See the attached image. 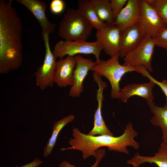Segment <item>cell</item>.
<instances>
[{
  "instance_id": "cell-1",
  "label": "cell",
  "mask_w": 167,
  "mask_h": 167,
  "mask_svg": "<svg viewBox=\"0 0 167 167\" xmlns=\"http://www.w3.org/2000/svg\"><path fill=\"white\" fill-rule=\"evenodd\" d=\"M13 0H0V73L18 69L23 61L22 23Z\"/></svg>"
},
{
  "instance_id": "cell-2",
  "label": "cell",
  "mask_w": 167,
  "mask_h": 167,
  "mask_svg": "<svg viewBox=\"0 0 167 167\" xmlns=\"http://www.w3.org/2000/svg\"><path fill=\"white\" fill-rule=\"evenodd\" d=\"M73 137L68 141L71 147L62 148L61 151L74 149L81 151L84 160L93 156L95 158L96 151L100 148L107 147L111 151H115L129 153L127 146L138 149L139 143L134 138L138 135L137 131L133 128L131 122L127 124L124 132L121 135L115 137L107 135L91 136L81 132L79 129L73 127Z\"/></svg>"
},
{
  "instance_id": "cell-3",
  "label": "cell",
  "mask_w": 167,
  "mask_h": 167,
  "mask_svg": "<svg viewBox=\"0 0 167 167\" xmlns=\"http://www.w3.org/2000/svg\"><path fill=\"white\" fill-rule=\"evenodd\" d=\"M92 28L77 10L68 8L59 23L58 34L65 40L86 41Z\"/></svg>"
},
{
  "instance_id": "cell-4",
  "label": "cell",
  "mask_w": 167,
  "mask_h": 167,
  "mask_svg": "<svg viewBox=\"0 0 167 167\" xmlns=\"http://www.w3.org/2000/svg\"><path fill=\"white\" fill-rule=\"evenodd\" d=\"M119 57L118 53L106 60L100 59L90 70L101 77H105L109 81L111 87L110 96L114 99H119L121 89L119 84L123 76L128 72L139 73L135 67L121 64L119 61Z\"/></svg>"
},
{
  "instance_id": "cell-5",
  "label": "cell",
  "mask_w": 167,
  "mask_h": 167,
  "mask_svg": "<svg viewBox=\"0 0 167 167\" xmlns=\"http://www.w3.org/2000/svg\"><path fill=\"white\" fill-rule=\"evenodd\" d=\"M102 48L97 41L88 42L86 41H60L54 46L52 51L57 58L63 59L66 56H75L79 54H93L98 63Z\"/></svg>"
},
{
  "instance_id": "cell-6",
  "label": "cell",
  "mask_w": 167,
  "mask_h": 167,
  "mask_svg": "<svg viewBox=\"0 0 167 167\" xmlns=\"http://www.w3.org/2000/svg\"><path fill=\"white\" fill-rule=\"evenodd\" d=\"M49 34L47 33H42L45 48V57L43 64L38 68L34 73L36 84L42 90L52 87L54 83L57 58L50 49Z\"/></svg>"
},
{
  "instance_id": "cell-7",
  "label": "cell",
  "mask_w": 167,
  "mask_h": 167,
  "mask_svg": "<svg viewBox=\"0 0 167 167\" xmlns=\"http://www.w3.org/2000/svg\"><path fill=\"white\" fill-rule=\"evenodd\" d=\"M155 46L154 39L145 36L140 44L124 58L123 65L133 67L143 66L149 72H152V62Z\"/></svg>"
},
{
  "instance_id": "cell-8",
  "label": "cell",
  "mask_w": 167,
  "mask_h": 167,
  "mask_svg": "<svg viewBox=\"0 0 167 167\" xmlns=\"http://www.w3.org/2000/svg\"><path fill=\"white\" fill-rule=\"evenodd\" d=\"M140 4L141 15L139 23L146 36L154 39L167 26L145 0H140Z\"/></svg>"
},
{
  "instance_id": "cell-9",
  "label": "cell",
  "mask_w": 167,
  "mask_h": 167,
  "mask_svg": "<svg viewBox=\"0 0 167 167\" xmlns=\"http://www.w3.org/2000/svg\"><path fill=\"white\" fill-rule=\"evenodd\" d=\"M121 31L114 24H108L104 29L97 31L96 40L101 45L105 53L112 57L118 53Z\"/></svg>"
},
{
  "instance_id": "cell-10",
  "label": "cell",
  "mask_w": 167,
  "mask_h": 167,
  "mask_svg": "<svg viewBox=\"0 0 167 167\" xmlns=\"http://www.w3.org/2000/svg\"><path fill=\"white\" fill-rule=\"evenodd\" d=\"M76 65L73 74V83L70 88L69 96L79 97L84 91L83 82L89 71L96 64L92 59L85 58L80 55L75 56Z\"/></svg>"
},
{
  "instance_id": "cell-11",
  "label": "cell",
  "mask_w": 167,
  "mask_h": 167,
  "mask_svg": "<svg viewBox=\"0 0 167 167\" xmlns=\"http://www.w3.org/2000/svg\"><path fill=\"white\" fill-rule=\"evenodd\" d=\"M141 15L140 0H128L115 19L113 24L122 31L138 24Z\"/></svg>"
},
{
  "instance_id": "cell-12",
  "label": "cell",
  "mask_w": 167,
  "mask_h": 167,
  "mask_svg": "<svg viewBox=\"0 0 167 167\" xmlns=\"http://www.w3.org/2000/svg\"><path fill=\"white\" fill-rule=\"evenodd\" d=\"M145 35L139 23L121 32L119 54L124 58L141 42Z\"/></svg>"
},
{
  "instance_id": "cell-13",
  "label": "cell",
  "mask_w": 167,
  "mask_h": 167,
  "mask_svg": "<svg viewBox=\"0 0 167 167\" xmlns=\"http://www.w3.org/2000/svg\"><path fill=\"white\" fill-rule=\"evenodd\" d=\"M93 77L94 81L97 83L98 86V89L96 94L98 105L94 115L93 127L87 135L91 136L99 135L113 136V134L106 126L102 117L101 113L102 102L104 100L103 92L107 85L105 82L102 80L101 76L95 75Z\"/></svg>"
},
{
  "instance_id": "cell-14",
  "label": "cell",
  "mask_w": 167,
  "mask_h": 167,
  "mask_svg": "<svg viewBox=\"0 0 167 167\" xmlns=\"http://www.w3.org/2000/svg\"><path fill=\"white\" fill-rule=\"evenodd\" d=\"M18 2L26 7L35 17L42 29V33L49 34L54 32L56 27L55 24L51 22L45 13L47 3L45 1L39 0H16Z\"/></svg>"
},
{
  "instance_id": "cell-15",
  "label": "cell",
  "mask_w": 167,
  "mask_h": 167,
  "mask_svg": "<svg viewBox=\"0 0 167 167\" xmlns=\"http://www.w3.org/2000/svg\"><path fill=\"white\" fill-rule=\"evenodd\" d=\"M76 65L75 56H67L64 59L57 61L54 77V83L60 87L72 86L73 83V74Z\"/></svg>"
},
{
  "instance_id": "cell-16",
  "label": "cell",
  "mask_w": 167,
  "mask_h": 167,
  "mask_svg": "<svg viewBox=\"0 0 167 167\" xmlns=\"http://www.w3.org/2000/svg\"><path fill=\"white\" fill-rule=\"evenodd\" d=\"M155 84L151 81L146 83L131 84L121 89L119 99L124 103H126L131 96H137L142 97L147 101H153L154 96L152 88Z\"/></svg>"
},
{
  "instance_id": "cell-17",
  "label": "cell",
  "mask_w": 167,
  "mask_h": 167,
  "mask_svg": "<svg viewBox=\"0 0 167 167\" xmlns=\"http://www.w3.org/2000/svg\"><path fill=\"white\" fill-rule=\"evenodd\" d=\"M145 162L155 164L158 167H167V144L162 141L158 152H155L152 156H143L137 153L127 161L128 164H131L135 167H139Z\"/></svg>"
},
{
  "instance_id": "cell-18",
  "label": "cell",
  "mask_w": 167,
  "mask_h": 167,
  "mask_svg": "<svg viewBox=\"0 0 167 167\" xmlns=\"http://www.w3.org/2000/svg\"><path fill=\"white\" fill-rule=\"evenodd\" d=\"M147 103L154 115L150 122L152 125L160 127L162 132V141L167 144V106H159L153 101H147Z\"/></svg>"
},
{
  "instance_id": "cell-19",
  "label": "cell",
  "mask_w": 167,
  "mask_h": 167,
  "mask_svg": "<svg viewBox=\"0 0 167 167\" xmlns=\"http://www.w3.org/2000/svg\"><path fill=\"white\" fill-rule=\"evenodd\" d=\"M77 2L78 11L97 31L103 29L108 25L98 18L89 1L79 0Z\"/></svg>"
},
{
  "instance_id": "cell-20",
  "label": "cell",
  "mask_w": 167,
  "mask_h": 167,
  "mask_svg": "<svg viewBox=\"0 0 167 167\" xmlns=\"http://www.w3.org/2000/svg\"><path fill=\"white\" fill-rule=\"evenodd\" d=\"M75 118L74 115L71 114L54 123L51 135L44 148L43 154L45 157L48 156L52 153L60 132L66 125L73 121Z\"/></svg>"
},
{
  "instance_id": "cell-21",
  "label": "cell",
  "mask_w": 167,
  "mask_h": 167,
  "mask_svg": "<svg viewBox=\"0 0 167 167\" xmlns=\"http://www.w3.org/2000/svg\"><path fill=\"white\" fill-rule=\"evenodd\" d=\"M99 19L108 24H113L115 19L110 0H90Z\"/></svg>"
},
{
  "instance_id": "cell-22",
  "label": "cell",
  "mask_w": 167,
  "mask_h": 167,
  "mask_svg": "<svg viewBox=\"0 0 167 167\" xmlns=\"http://www.w3.org/2000/svg\"><path fill=\"white\" fill-rule=\"evenodd\" d=\"M156 12L167 26V0H145Z\"/></svg>"
},
{
  "instance_id": "cell-23",
  "label": "cell",
  "mask_w": 167,
  "mask_h": 167,
  "mask_svg": "<svg viewBox=\"0 0 167 167\" xmlns=\"http://www.w3.org/2000/svg\"><path fill=\"white\" fill-rule=\"evenodd\" d=\"M135 68L139 73H141L143 76L146 77L150 81H152L160 88L166 96V102L164 105L167 106V80L164 79L161 82L156 80L150 74L149 72L144 66H137Z\"/></svg>"
},
{
  "instance_id": "cell-24",
  "label": "cell",
  "mask_w": 167,
  "mask_h": 167,
  "mask_svg": "<svg viewBox=\"0 0 167 167\" xmlns=\"http://www.w3.org/2000/svg\"><path fill=\"white\" fill-rule=\"evenodd\" d=\"M106 151L105 149L99 148L96 152L95 158L96 161L93 165L90 167H98L100 162L105 155ZM59 167H76L75 165L70 163L69 162L63 161L60 164Z\"/></svg>"
},
{
  "instance_id": "cell-25",
  "label": "cell",
  "mask_w": 167,
  "mask_h": 167,
  "mask_svg": "<svg viewBox=\"0 0 167 167\" xmlns=\"http://www.w3.org/2000/svg\"><path fill=\"white\" fill-rule=\"evenodd\" d=\"M154 39L156 46L167 51V27L162 29Z\"/></svg>"
},
{
  "instance_id": "cell-26",
  "label": "cell",
  "mask_w": 167,
  "mask_h": 167,
  "mask_svg": "<svg viewBox=\"0 0 167 167\" xmlns=\"http://www.w3.org/2000/svg\"><path fill=\"white\" fill-rule=\"evenodd\" d=\"M127 1L128 0H110L111 8L115 19Z\"/></svg>"
},
{
  "instance_id": "cell-27",
  "label": "cell",
  "mask_w": 167,
  "mask_h": 167,
  "mask_svg": "<svg viewBox=\"0 0 167 167\" xmlns=\"http://www.w3.org/2000/svg\"><path fill=\"white\" fill-rule=\"evenodd\" d=\"M65 3L62 0H53L50 5V9L51 12L55 14L61 13L64 10Z\"/></svg>"
},
{
  "instance_id": "cell-28",
  "label": "cell",
  "mask_w": 167,
  "mask_h": 167,
  "mask_svg": "<svg viewBox=\"0 0 167 167\" xmlns=\"http://www.w3.org/2000/svg\"><path fill=\"white\" fill-rule=\"evenodd\" d=\"M43 163V161L40 159L36 157L32 161L29 163L20 166H16L15 167H37L40 166Z\"/></svg>"
},
{
  "instance_id": "cell-29",
  "label": "cell",
  "mask_w": 167,
  "mask_h": 167,
  "mask_svg": "<svg viewBox=\"0 0 167 167\" xmlns=\"http://www.w3.org/2000/svg\"></svg>"
}]
</instances>
